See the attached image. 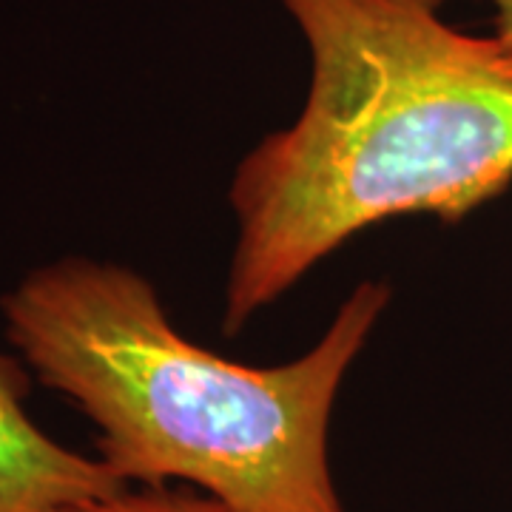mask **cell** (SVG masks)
I'll list each match as a JSON object with an SVG mask.
<instances>
[{
	"label": "cell",
	"instance_id": "6da1fadb",
	"mask_svg": "<svg viewBox=\"0 0 512 512\" xmlns=\"http://www.w3.org/2000/svg\"><path fill=\"white\" fill-rule=\"evenodd\" d=\"M279 3L311 49V92L234 174L228 336L362 228L458 222L512 183V60L444 18L450 0Z\"/></svg>",
	"mask_w": 512,
	"mask_h": 512
},
{
	"label": "cell",
	"instance_id": "7a4b0ae2",
	"mask_svg": "<svg viewBox=\"0 0 512 512\" xmlns=\"http://www.w3.org/2000/svg\"><path fill=\"white\" fill-rule=\"evenodd\" d=\"M387 302V285L362 282L322 342L279 367L188 342L154 285L117 262H46L0 305L12 350L92 421L128 487L185 481L237 512H345L330 413Z\"/></svg>",
	"mask_w": 512,
	"mask_h": 512
},
{
	"label": "cell",
	"instance_id": "3957f363",
	"mask_svg": "<svg viewBox=\"0 0 512 512\" xmlns=\"http://www.w3.org/2000/svg\"><path fill=\"white\" fill-rule=\"evenodd\" d=\"M32 370L0 348V512H72L128 484L103 458L43 433L26 410Z\"/></svg>",
	"mask_w": 512,
	"mask_h": 512
},
{
	"label": "cell",
	"instance_id": "277c9868",
	"mask_svg": "<svg viewBox=\"0 0 512 512\" xmlns=\"http://www.w3.org/2000/svg\"><path fill=\"white\" fill-rule=\"evenodd\" d=\"M72 512H237L205 493L171 487H126L120 493L89 501Z\"/></svg>",
	"mask_w": 512,
	"mask_h": 512
},
{
	"label": "cell",
	"instance_id": "5b68a950",
	"mask_svg": "<svg viewBox=\"0 0 512 512\" xmlns=\"http://www.w3.org/2000/svg\"><path fill=\"white\" fill-rule=\"evenodd\" d=\"M493 3V37L504 55L512 60V0H490Z\"/></svg>",
	"mask_w": 512,
	"mask_h": 512
}]
</instances>
